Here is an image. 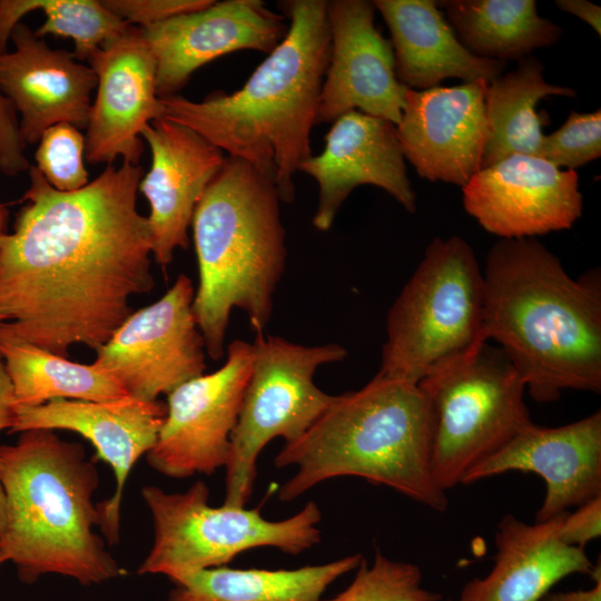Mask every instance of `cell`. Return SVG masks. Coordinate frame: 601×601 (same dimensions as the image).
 <instances>
[{
	"mask_svg": "<svg viewBox=\"0 0 601 601\" xmlns=\"http://www.w3.org/2000/svg\"><path fill=\"white\" fill-rule=\"evenodd\" d=\"M13 230L0 237V333L62 357L97 351L155 286L144 168L107 165L85 187L59 191L35 165Z\"/></svg>",
	"mask_w": 601,
	"mask_h": 601,
	"instance_id": "cell-1",
	"label": "cell"
},
{
	"mask_svg": "<svg viewBox=\"0 0 601 601\" xmlns=\"http://www.w3.org/2000/svg\"><path fill=\"white\" fill-rule=\"evenodd\" d=\"M483 272L484 326L529 395L601 391V274L571 277L535 237L500 238Z\"/></svg>",
	"mask_w": 601,
	"mask_h": 601,
	"instance_id": "cell-2",
	"label": "cell"
},
{
	"mask_svg": "<svg viewBox=\"0 0 601 601\" xmlns=\"http://www.w3.org/2000/svg\"><path fill=\"white\" fill-rule=\"evenodd\" d=\"M284 39L237 91H216L201 101L159 97L162 118L187 126L230 157L249 162L295 197L294 176L312 156L311 131L331 51L325 0H287Z\"/></svg>",
	"mask_w": 601,
	"mask_h": 601,
	"instance_id": "cell-3",
	"label": "cell"
},
{
	"mask_svg": "<svg viewBox=\"0 0 601 601\" xmlns=\"http://www.w3.org/2000/svg\"><path fill=\"white\" fill-rule=\"evenodd\" d=\"M434 414L418 384L375 375L362 388L334 400L297 440L274 460L296 472L279 489L290 502L324 481L356 476L385 485L435 511L446 492L432 471Z\"/></svg>",
	"mask_w": 601,
	"mask_h": 601,
	"instance_id": "cell-4",
	"label": "cell"
},
{
	"mask_svg": "<svg viewBox=\"0 0 601 601\" xmlns=\"http://www.w3.org/2000/svg\"><path fill=\"white\" fill-rule=\"evenodd\" d=\"M0 479L7 501L0 564L12 563L22 582L59 574L88 587L125 574L93 530L99 475L81 443L51 430L21 432L0 445Z\"/></svg>",
	"mask_w": 601,
	"mask_h": 601,
	"instance_id": "cell-5",
	"label": "cell"
},
{
	"mask_svg": "<svg viewBox=\"0 0 601 601\" xmlns=\"http://www.w3.org/2000/svg\"><path fill=\"white\" fill-rule=\"evenodd\" d=\"M276 185L249 162L226 158L200 197L191 220L199 282L193 312L215 361L225 353L231 311L264 334L273 294L285 268V230Z\"/></svg>",
	"mask_w": 601,
	"mask_h": 601,
	"instance_id": "cell-6",
	"label": "cell"
},
{
	"mask_svg": "<svg viewBox=\"0 0 601 601\" xmlns=\"http://www.w3.org/2000/svg\"><path fill=\"white\" fill-rule=\"evenodd\" d=\"M487 342L474 252L459 236L435 237L388 311L376 375L418 384Z\"/></svg>",
	"mask_w": 601,
	"mask_h": 601,
	"instance_id": "cell-7",
	"label": "cell"
},
{
	"mask_svg": "<svg viewBox=\"0 0 601 601\" xmlns=\"http://www.w3.org/2000/svg\"><path fill=\"white\" fill-rule=\"evenodd\" d=\"M141 496L151 513L154 541L137 572L161 574L173 583L226 565L255 548L297 555L321 542L322 512L314 501L287 519L270 521L259 508L209 505V489L203 481L177 493L146 485Z\"/></svg>",
	"mask_w": 601,
	"mask_h": 601,
	"instance_id": "cell-8",
	"label": "cell"
},
{
	"mask_svg": "<svg viewBox=\"0 0 601 601\" xmlns=\"http://www.w3.org/2000/svg\"><path fill=\"white\" fill-rule=\"evenodd\" d=\"M418 385L433 408L432 471L444 492L532 423L523 381L489 342Z\"/></svg>",
	"mask_w": 601,
	"mask_h": 601,
	"instance_id": "cell-9",
	"label": "cell"
},
{
	"mask_svg": "<svg viewBox=\"0 0 601 601\" xmlns=\"http://www.w3.org/2000/svg\"><path fill=\"white\" fill-rule=\"evenodd\" d=\"M252 346V371L225 466L224 504L231 506L249 501L263 449L276 437L297 440L334 400L315 385L316 370L347 356L339 344L304 346L264 334Z\"/></svg>",
	"mask_w": 601,
	"mask_h": 601,
	"instance_id": "cell-10",
	"label": "cell"
},
{
	"mask_svg": "<svg viewBox=\"0 0 601 601\" xmlns=\"http://www.w3.org/2000/svg\"><path fill=\"white\" fill-rule=\"evenodd\" d=\"M190 278L178 275L157 302L134 311L96 351L92 362L135 397L155 402L205 373V342L198 328Z\"/></svg>",
	"mask_w": 601,
	"mask_h": 601,
	"instance_id": "cell-11",
	"label": "cell"
},
{
	"mask_svg": "<svg viewBox=\"0 0 601 601\" xmlns=\"http://www.w3.org/2000/svg\"><path fill=\"white\" fill-rule=\"evenodd\" d=\"M252 363V343L235 339L221 367L167 395L164 423L146 454L155 471L184 479L225 469Z\"/></svg>",
	"mask_w": 601,
	"mask_h": 601,
	"instance_id": "cell-12",
	"label": "cell"
},
{
	"mask_svg": "<svg viewBox=\"0 0 601 601\" xmlns=\"http://www.w3.org/2000/svg\"><path fill=\"white\" fill-rule=\"evenodd\" d=\"M462 190L466 213L500 238L569 229L583 209L575 170L538 156H508L481 168Z\"/></svg>",
	"mask_w": 601,
	"mask_h": 601,
	"instance_id": "cell-13",
	"label": "cell"
},
{
	"mask_svg": "<svg viewBox=\"0 0 601 601\" xmlns=\"http://www.w3.org/2000/svg\"><path fill=\"white\" fill-rule=\"evenodd\" d=\"M375 11L368 0L327 1L331 51L316 125L353 110L400 122L408 88L396 77L393 47L375 27Z\"/></svg>",
	"mask_w": 601,
	"mask_h": 601,
	"instance_id": "cell-14",
	"label": "cell"
},
{
	"mask_svg": "<svg viewBox=\"0 0 601 601\" xmlns=\"http://www.w3.org/2000/svg\"><path fill=\"white\" fill-rule=\"evenodd\" d=\"M166 405L131 395L106 401L55 400L37 406H17L9 432L65 430L88 440L97 459L115 474L111 496L97 504L98 526L109 544L120 539V509L126 481L138 460L155 445Z\"/></svg>",
	"mask_w": 601,
	"mask_h": 601,
	"instance_id": "cell-15",
	"label": "cell"
},
{
	"mask_svg": "<svg viewBox=\"0 0 601 601\" xmlns=\"http://www.w3.org/2000/svg\"><path fill=\"white\" fill-rule=\"evenodd\" d=\"M483 79L453 87L407 89L397 138L417 175L457 186L482 168L489 138Z\"/></svg>",
	"mask_w": 601,
	"mask_h": 601,
	"instance_id": "cell-16",
	"label": "cell"
},
{
	"mask_svg": "<svg viewBox=\"0 0 601 601\" xmlns=\"http://www.w3.org/2000/svg\"><path fill=\"white\" fill-rule=\"evenodd\" d=\"M97 76L85 136L88 162L112 165L117 158L139 165L142 129L162 118L156 62L136 26L101 47L88 61Z\"/></svg>",
	"mask_w": 601,
	"mask_h": 601,
	"instance_id": "cell-17",
	"label": "cell"
},
{
	"mask_svg": "<svg viewBox=\"0 0 601 601\" xmlns=\"http://www.w3.org/2000/svg\"><path fill=\"white\" fill-rule=\"evenodd\" d=\"M141 30L156 62L157 95L167 97L220 56L246 49L272 52L288 27L263 1L225 0Z\"/></svg>",
	"mask_w": 601,
	"mask_h": 601,
	"instance_id": "cell-18",
	"label": "cell"
},
{
	"mask_svg": "<svg viewBox=\"0 0 601 601\" xmlns=\"http://www.w3.org/2000/svg\"><path fill=\"white\" fill-rule=\"evenodd\" d=\"M535 473L545 495L535 521H546L601 495V412L545 427L533 422L479 463L462 484L506 472Z\"/></svg>",
	"mask_w": 601,
	"mask_h": 601,
	"instance_id": "cell-19",
	"label": "cell"
},
{
	"mask_svg": "<svg viewBox=\"0 0 601 601\" xmlns=\"http://www.w3.org/2000/svg\"><path fill=\"white\" fill-rule=\"evenodd\" d=\"M298 170L318 185L313 225L321 231L331 228L343 203L361 185L382 188L407 211L416 210L396 125L388 120L357 110L344 114L333 122L323 151L308 157Z\"/></svg>",
	"mask_w": 601,
	"mask_h": 601,
	"instance_id": "cell-20",
	"label": "cell"
},
{
	"mask_svg": "<svg viewBox=\"0 0 601 601\" xmlns=\"http://www.w3.org/2000/svg\"><path fill=\"white\" fill-rule=\"evenodd\" d=\"M141 138L150 148L151 166L138 191L150 206L151 255L165 270L176 249L188 248L195 208L226 157L191 128L165 118L148 124Z\"/></svg>",
	"mask_w": 601,
	"mask_h": 601,
	"instance_id": "cell-21",
	"label": "cell"
},
{
	"mask_svg": "<svg viewBox=\"0 0 601 601\" xmlns=\"http://www.w3.org/2000/svg\"><path fill=\"white\" fill-rule=\"evenodd\" d=\"M12 51L0 53V88L12 104L27 145L51 126L87 128L97 76L72 52L52 49L27 24L11 33Z\"/></svg>",
	"mask_w": 601,
	"mask_h": 601,
	"instance_id": "cell-22",
	"label": "cell"
},
{
	"mask_svg": "<svg viewBox=\"0 0 601 601\" xmlns=\"http://www.w3.org/2000/svg\"><path fill=\"white\" fill-rule=\"evenodd\" d=\"M565 513L534 523L504 515L495 532L492 570L465 583L457 601H542L569 575H594L600 569L584 549L570 546L558 536Z\"/></svg>",
	"mask_w": 601,
	"mask_h": 601,
	"instance_id": "cell-23",
	"label": "cell"
},
{
	"mask_svg": "<svg viewBox=\"0 0 601 601\" xmlns=\"http://www.w3.org/2000/svg\"><path fill=\"white\" fill-rule=\"evenodd\" d=\"M391 33L398 81L413 90L437 87L449 78L494 81L506 62L471 53L432 0L373 1Z\"/></svg>",
	"mask_w": 601,
	"mask_h": 601,
	"instance_id": "cell-24",
	"label": "cell"
},
{
	"mask_svg": "<svg viewBox=\"0 0 601 601\" xmlns=\"http://www.w3.org/2000/svg\"><path fill=\"white\" fill-rule=\"evenodd\" d=\"M362 560L357 553L296 569H205L174 583L166 601H321L328 587Z\"/></svg>",
	"mask_w": 601,
	"mask_h": 601,
	"instance_id": "cell-25",
	"label": "cell"
},
{
	"mask_svg": "<svg viewBox=\"0 0 601 601\" xmlns=\"http://www.w3.org/2000/svg\"><path fill=\"white\" fill-rule=\"evenodd\" d=\"M461 43L474 56L518 62L556 43L562 28L538 12L534 0H447L436 2Z\"/></svg>",
	"mask_w": 601,
	"mask_h": 601,
	"instance_id": "cell-26",
	"label": "cell"
},
{
	"mask_svg": "<svg viewBox=\"0 0 601 601\" xmlns=\"http://www.w3.org/2000/svg\"><path fill=\"white\" fill-rule=\"evenodd\" d=\"M544 66L535 57L519 61L518 68L490 82L485 93L489 121V138L485 145L482 168L515 155L540 157L548 124L538 114L536 105L549 96H575L570 87L548 82Z\"/></svg>",
	"mask_w": 601,
	"mask_h": 601,
	"instance_id": "cell-27",
	"label": "cell"
},
{
	"mask_svg": "<svg viewBox=\"0 0 601 601\" xmlns=\"http://www.w3.org/2000/svg\"><path fill=\"white\" fill-rule=\"evenodd\" d=\"M0 357L11 380L17 406L55 400L106 401L129 395L109 373L0 333Z\"/></svg>",
	"mask_w": 601,
	"mask_h": 601,
	"instance_id": "cell-28",
	"label": "cell"
},
{
	"mask_svg": "<svg viewBox=\"0 0 601 601\" xmlns=\"http://www.w3.org/2000/svg\"><path fill=\"white\" fill-rule=\"evenodd\" d=\"M38 10L46 20L36 35L70 38L75 45L72 53L79 61L88 62L131 26L112 14L101 0H37Z\"/></svg>",
	"mask_w": 601,
	"mask_h": 601,
	"instance_id": "cell-29",
	"label": "cell"
},
{
	"mask_svg": "<svg viewBox=\"0 0 601 601\" xmlns=\"http://www.w3.org/2000/svg\"><path fill=\"white\" fill-rule=\"evenodd\" d=\"M442 595L423 587L421 569L392 560L380 551L372 564L363 558L353 581L328 601H441Z\"/></svg>",
	"mask_w": 601,
	"mask_h": 601,
	"instance_id": "cell-30",
	"label": "cell"
},
{
	"mask_svg": "<svg viewBox=\"0 0 601 601\" xmlns=\"http://www.w3.org/2000/svg\"><path fill=\"white\" fill-rule=\"evenodd\" d=\"M85 148V136L80 129L67 122L53 125L38 142L35 166L55 189L78 190L89 183Z\"/></svg>",
	"mask_w": 601,
	"mask_h": 601,
	"instance_id": "cell-31",
	"label": "cell"
},
{
	"mask_svg": "<svg viewBox=\"0 0 601 601\" xmlns=\"http://www.w3.org/2000/svg\"><path fill=\"white\" fill-rule=\"evenodd\" d=\"M601 155V111L572 110L564 124L545 135L540 157L558 168L575 170Z\"/></svg>",
	"mask_w": 601,
	"mask_h": 601,
	"instance_id": "cell-32",
	"label": "cell"
},
{
	"mask_svg": "<svg viewBox=\"0 0 601 601\" xmlns=\"http://www.w3.org/2000/svg\"><path fill=\"white\" fill-rule=\"evenodd\" d=\"M213 2L214 0H101L112 14L141 29L204 9Z\"/></svg>",
	"mask_w": 601,
	"mask_h": 601,
	"instance_id": "cell-33",
	"label": "cell"
},
{
	"mask_svg": "<svg viewBox=\"0 0 601 601\" xmlns=\"http://www.w3.org/2000/svg\"><path fill=\"white\" fill-rule=\"evenodd\" d=\"M18 115L0 88V173L17 176L30 168Z\"/></svg>",
	"mask_w": 601,
	"mask_h": 601,
	"instance_id": "cell-34",
	"label": "cell"
},
{
	"mask_svg": "<svg viewBox=\"0 0 601 601\" xmlns=\"http://www.w3.org/2000/svg\"><path fill=\"white\" fill-rule=\"evenodd\" d=\"M601 495L566 512L558 529L559 539L570 545L584 549L585 544L600 536Z\"/></svg>",
	"mask_w": 601,
	"mask_h": 601,
	"instance_id": "cell-35",
	"label": "cell"
},
{
	"mask_svg": "<svg viewBox=\"0 0 601 601\" xmlns=\"http://www.w3.org/2000/svg\"><path fill=\"white\" fill-rule=\"evenodd\" d=\"M16 407L13 386L0 357V431L11 430L14 423Z\"/></svg>",
	"mask_w": 601,
	"mask_h": 601,
	"instance_id": "cell-36",
	"label": "cell"
},
{
	"mask_svg": "<svg viewBox=\"0 0 601 601\" xmlns=\"http://www.w3.org/2000/svg\"><path fill=\"white\" fill-rule=\"evenodd\" d=\"M555 6L588 23L599 36L601 33V8L585 0H556Z\"/></svg>",
	"mask_w": 601,
	"mask_h": 601,
	"instance_id": "cell-37",
	"label": "cell"
},
{
	"mask_svg": "<svg viewBox=\"0 0 601 601\" xmlns=\"http://www.w3.org/2000/svg\"><path fill=\"white\" fill-rule=\"evenodd\" d=\"M542 601H601V579L589 590L549 592Z\"/></svg>",
	"mask_w": 601,
	"mask_h": 601,
	"instance_id": "cell-38",
	"label": "cell"
},
{
	"mask_svg": "<svg viewBox=\"0 0 601 601\" xmlns=\"http://www.w3.org/2000/svg\"><path fill=\"white\" fill-rule=\"evenodd\" d=\"M7 519V501L4 490L0 479V540L4 530Z\"/></svg>",
	"mask_w": 601,
	"mask_h": 601,
	"instance_id": "cell-39",
	"label": "cell"
},
{
	"mask_svg": "<svg viewBox=\"0 0 601 601\" xmlns=\"http://www.w3.org/2000/svg\"><path fill=\"white\" fill-rule=\"evenodd\" d=\"M9 209L0 199V237L8 231Z\"/></svg>",
	"mask_w": 601,
	"mask_h": 601,
	"instance_id": "cell-40",
	"label": "cell"
},
{
	"mask_svg": "<svg viewBox=\"0 0 601 601\" xmlns=\"http://www.w3.org/2000/svg\"><path fill=\"white\" fill-rule=\"evenodd\" d=\"M6 316L0 312V324L6 322Z\"/></svg>",
	"mask_w": 601,
	"mask_h": 601,
	"instance_id": "cell-41",
	"label": "cell"
},
{
	"mask_svg": "<svg viewBox=\"0 0 601 601\" xmlns=\"http://www.w3.org/2000/svg\"><path fill=\"white\" fill-rule=\"evenodd\" d=\"M0 566H1V564H0Z\"/></svg>",
	"mask_w": 601,
	"mask_h": 601,
	"instance_id": "cell-42",
	"label": "cell"
}]
</instances>
